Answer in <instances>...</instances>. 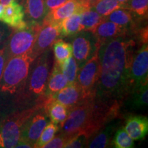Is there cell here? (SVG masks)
<instances>
[{
	"label": "cell",
	"mask_w": 148,
	"mask_h": 148,
	"mask_svg": "<svg viewBox=\"0 0 148 148\" xmlns=\"http://www.w3.org/2000/svg\"><path fill=\"white\" fill-rule=\"evenodd\" d=\"M136 42L130 37H118L100 43L98 49L99 75L95 97L103 101L123 102L134 87L130 77Z\"/></svg>",
	"instance_id": "obj_1"
},
{
	"label": "cell",
	"mask_w": 148,
	"mask_h": 148,
	"mask_svg": "<svg viewBox=\"0 0 148 148\" xmlns=\"http://www.w3.org/2000/svg\"><path fill=\"white\" fill-rule=\"evenodd\" d=\"M108 121L106 106L93 97L69 111L67 117L60 125L59 132L68 139L78 134H84L89 139Z\"/></svg>",
	"instance_id": "obj_2"
},
{
	"label": "cell",
	"mask_w": 148,
	"mask_h": 148,
	"mask_svg": "<svg viewBox=\"0 0 148 148\" xmlns=\"http://www.w3.org/2000/svg\"><path fill=\"white\" fill-rule=\"evenodd\" d=\"M31 51L8 59L0 77V118L15 110V102L23 89L30 65Z\"/></svg>",
	"instance_id": "obj_3"
},
{
	"label": "cell",
	"mask_w": 148,
	"mask_h": 148,
	"mask_svg": "<svg viewBox=\"0 0 148 148\" xmlns=\"http://www.w3.org/2000/svg\"><path fill=\"white\" fill-rule=\"evenodd\" d=\"M52 48L47 49L33 60L23 89L15 102V110L31 108L45 102L48 78L53 68Z\"/></svg>",
	"instance_id": "obj_4"
},
{
	"label": "cell",
	"mask_w": 148,
	"mask_h": 148,
	"mask_svg": "<svg viewBox=\"0 0 148 148\" xmlns=\"http://www.w3.org/2000/svg\"><path fill=\"white\" fill-rule=\"evenodd\" d=\"M45 102L31 108L14 110L0 118V147H15L25 123L33 113L43 106Z\"/></svg>",
	"instance_id": "obj_5"
},
{
	"label": "cell",
	"mask_w": 148,
	"mask_h": 148,
	"mask_svg": "<svg viewBox=\"0 0 148 148\" xmlns=\"http://www.w3.org/2000/svg\"><path fill=\"white\" fill-rule=\"evenodd\" d=\"M40 25L27 22L25 26L12 28L4 42L7 60L12 57L31 51Z\"/></svg>",
	"instance_id": "obj_6"
},
{
	"label": "cell",
	"mask_w": 148,
	"mask_h": 148,
	"mask_svg": "<svg viewBox=\"0 0 148 148\" xmlns=\"http://www.w3.org/2000/svg\"><path fill=\"white\" fill-rule=\"evenodd\" d=\"M69 37L74 58L76 60L79 69L95 54L100 43L90 31L82 30Z\"/></svg>",
	"instance_id": "obj_7"
},
{
	"label": "cell",
	"mask_w": 148,
	"mask_h": 148,
	"mask_svg": "<svg viewBox=\"0 0 148 148\" xmlns=\"http://www.w3.org/2000/svg\"><path fill=\"white\" fill-rule=\"evenodd\" d=\"M60 38L59 23L45 17L40 24L36 40L31 50L34 59L47 49H51L56 40Z\"/></svg>",
	"instance_id": "obj_8"
},
{
	"label": "cell",
	"mask_w": 148,
	"mask_h": 148,
	"mask_svg": "<svg viewBox=\"0 0 148 148\" xmlns=\"http://www.w3.org/2000/svg\"><path fill=\"white\" fill-rule=\"evenodd\" d=\"M50 121L45 107L42 106L27 120L21 130L19 140L28 143L32 147L39 138L46 125Z\"/></svg>",
	"instance_id": "obj_9"
},
{
	"label": "cell",
	"mask_w": 148,
	"mask_h": 148,
	"mask_svg": "<svg viewBox=\"0 0 148 148\" xmlns=\"http://www.w3.org/2000/svg\"><path fill=\"white\" fill-rule=\"evenodd\" d=\"M99 75L98 50L78 69L76 81L82 90L89 96H95V89Z\"/></svg>",
	"instance_id": "obj_10"
},
{
	"label": "cell",
	"mask_w": 148,
	"mask_h": 148,
	"mask_svg": "<svg viewBox=\"0 0 148 148\" xmlns=\"http://www.w3.org/2000/svg\"><path fill=\"white\" fill-rule=\"evenodd\" d=\"M130 77L134 86L148 82V47L143 44L135 50L131 63Z\"/></svg>",
	"instance_id": "obj_11"
},
{
	"label": "cell",
	"mask_w": 148,
	"mask_h": 148,
	"mask_svg": "<svg viewBox=\"0 0 148 148\" xmlns=\"http://www.w3.org/2000/svg\"><path fill=\"white\" fill-rule=\"evenodd\" d=\"M93 97L95 96L88 95L75 81L71 84H68L65 87L57 92L52 96V99L63 104L69 111L86 99Z\"/></svg>",
	"instance_id": "obj_12"
},
{
	"label": "cell",
	"mask_w": 148,
	"mask_h": 148,
	"mask_svg": "<svg viewBox=\"0 0 148 148\" xmlns=\"http://www.w3.org/2000/svg\"><path fill=\"white\" fill-rule=\"evenodd\" d=\"M91 32L95 35L99 43L118 37H129L128 30L113 22L105 18Z\"/></svg>",
	"instance_id": "obj_13"
},
{
	"label": "cell",
	"mask_w": 148,
	"mask_h": 148,
	"mask_svg": "<svg viewBox=\"0 0 148 148\" xmlns=\"http://www.w3.org/2000/svg\"><path fill=\"white\" fill-rule=\"evenodd\" d=\"M90 8L80 0H69L58 8L49 11L46 17L51 21L59 23L64 18L74 14H81L84 10Z\"/></svg>",
	"instance_id": "obj_14"
},
{
	"label": "cell",
	"mask_w": 148,
	"mask_h": 148,
	"mask_svg": "<svg viewBox=\"0 0 148 148\" xmlns=\"http://www.w3.org/2000/svg\"><path fill=\"white\" fill-rule=\"evenodd\" d=\"M21 3L25 12V20L28 23L40 25L49 12L45 0H22Z\"/></svg>",
	"instance_id": "obj_15"
},
{
	"label": "cell",
	"mask_w": 148,
	"mask_h": 148,
	"mask_svg": "<svg viewBox=\"0 0 148 148\" xmlns=\"http://www.w3.org/2000/svg\"><path fill=\"white\" fill-rule=\"evenodd\" d=\"M1 21L11 28L25 26L27 22L25 20V12L21 3L17 0H12L8 5H5Z\"/></svg>",
	"instance_id": "obj_16"
},
{
	"label": "cell",
	"mask_w": 148,
	"mask_h": 148,
	"mask_svg": "<svg viewBox=\"0 0 148 148\" xmlns=\"http://www.w3.org/2000/svg\"><path fill=\"white\" fill-rule=\"evenodd\" d=\"M117 119H114L108 123L91 136L88 140L87 147L105 148L112 147V140L114 134L121 123V121Z\"/></svg>",
	"instance_id": "obj_17"
},
{
	"label": "cell",
	"mask_w": 148,
	"mask_h": 148,
	"mask_svg": "<svg viewBox=\"0 0 148 148\" xmlns=\"http://www.w3.org/2000/svg\"><path fill=\"white\" fill-rule=\"evenodd\" d=\"M148 86L147 84L134 86L123 101V108L138 110L147 107Z\"/></svg>",
	"instance_id": "obj_18"
},
{
	"label": "cell",
	"mask_w": 148,
	"mask_h": 148,
	"mask_svg": "<svg viewBox=\"0 0 148 148\" xmlns=\"http://www.w3.org/2000/svg\"><path fill=\"white\" fill-rule=\"evenodd\" d=\"M123 127L133 140H142L147 134L148 119L147 116L143 115L130 116Z\"/></svg>",
	"instance_id": "obj_19"
},
{
	"label": "cell",
	"mask_w": 148,
	"mask_h": 148,
	"mask_svg": "<svg viewBox=\"0 0 148 148\" xmlns=\"http://www.w3.org/2000/svg\"><path fill=\"white\" fill-rule=\"evenodd\" d=\"M105 18L117 24L120 26L125 27L129 32L130 29L132 28L140 20H141L142 18H147L140 17L129 10L128 9L121 8L114 10L108 16H105Z\"/></svg>",
	"instance_id": "obj_20"
},
{
	"label": "cell",
	"mask_w": 148,
	"mask_h": 148,
	"mask_svg": "<svg viewBox=\"0 0 148 148\" xmlns=\"http://www.w3.org/2000/svg\"><path fill=\"white\" fill-rule=\"evenodd\" d=\"M68 84V81L64 74L61 71L60 66L53 61V68L48 78L45 96L52 97L54 94L62 89Z\"/></svg>",
	"instance_id": "obj_21"
},
{
	"label": "cell",
	"mask_w": 148,
	"mask_h": 148,
	"mask_svg": "<svg viewBox=\"0 0 148 148\" xmlns=\"http://www.w3.org/2000/svg\"><path fill=\"white\" fill-rule=\"evenodd\" d=\"M50 121L56 125H60L67 117L69 110L63 104L52 97L49 98L44 105Z\"/></svg>",
	"instance_id": "obj_22"
},
{
	"label": "cell",
	"mask_w": 148,
	"mask_h": 148,
	"mask_svg": "<svg viewBox=\"0 0 148 148\" xmlns=\"http://www.w3.org/2000/svg\"><path fill=\"white\" fill-rule=\"evenodd\" d=\"M81 14H74L59 22L60 37H69L80 31Z\"/></svg>",
	"instance_id": "obj_23"
},
{
	"label": "cell",
	"mask_w": 148,
	"mask_h": 148,
	"mask_svg": "<svg viewBox=\"0 0 148 148\" xmlns=\"http://www.w3.org/2000/svg\"><path fill=\"white\" fill-rule=\"evenodd\" d=\"M105 19V16H101L93 8L84 10L81 13V28L82 30L91 32Z\"/></svg>",
	"instance_id": "obj_24"
},
{
	"label": "cell",
	"mask_w": 148,
	"mask_h": 148,
	"mask_svg": "<svg viewBox=\"0 0 148 148\" xmlns=\"http://www.w3.org/2000/svg\"><path fill=\"white\" fill-rule=\"evenodd\" d=\"M54 61L58 65H60L66 59L73 54V49L71 42L58 38L53 44L52 47Z\"/></svg>",
	"instance_id": "obj_25"
},
{
	"label": "cell",
	"mask_w": 148,
	"mask_h": 148,
	"mask_svg": "<svg viewBox=\"0 0 148 148\" xmlns=\"http://www.w3.org/2000/svg\"><path fill=\"white\" fill-rule=\"evenodd\" d=\"M112 147L116 148H132L134 147L133 139L123 127H119L114 132L112 140Z\"/></svg>",
	"instance_id": "obj_26"
},
{
	"label": "cell",
	"mask_w": 148,
	"mask_h": 148,
	"mask_svg": "<svg viewBox=\"0 0 148 148\" xmlns=\"http://www.w3.org/2000/svg\"><path fill=\"white\" fill-rule=\"evenodd\" d=\"M61 71L64 74L68 81V84H71L76 81L77 73L78 71L77 62L74 57L70 56L66 59L60 65H59Z\"/></svg>",
	"instance_id": "obj_27"
},
{
	"label": "cell",
	"mask_w": 148,
	"mask_h": 148,
	"mask_svg": "<svg viewBox=\"0 0 148 148\" xmlns=\"http://www.w3.org/2000/svg\"><path fill=\"white\" fill-rule=\"evenodd\" d=\"M93 8L102 16H106L118 8H124V3L117 0H99Z\"/></svg>",
	"instance_id": "obj_28"
},
{
	"label": "cell",
	"mask_w": 148,
	"mask_h": 148,
	"mask_svg": "<svg viewBox=\"0 0 148 148\" xmlns=\"http://www.w3.org/2000/svg\"><path fill=\"white\" fill-rule=\"evenodd\" d=\"M124 8L140 17L147 18L148 0H128L124 3Z\"/></svg>",
	"instance_id": "obj_29"
},
{
	"label": "cell",
	"mask_w": 148,
	"mask_h": 148,
	"mask_svg": "<svg viewBox=\"0 0 148 148\" xmlns=\"http://www.w3.org/2000/svg\"><path fill=\"white\" fill-rule=\"evenodd\" d=\"M59 128L60 127L58 126V125L49 121L42 130L39 138L34 145V147L40 148L43 147L46 143L50 141L54 137L56 134L59 131Z\"/></svg>",
	"instance_id": "obj_30"
},
{
	"label": "cell",
	"mask_w": 148,
	"mask_h": 148,
	"mask_svg": "<svg viewBox=\"0 0 148 148\" xmlns=\"http://www.w3.org/2000/svg\"><path fill=\"white\" fill-rule=\"evenodd\" d=\"M88 138L82 134L74 135L69 138L66 142L64 147L69 148H82L87 147L88 143Z\"/></svg>",
	"instance_id": "obj_31"
},
{
	"label": "cell",
	"mask_w": 148,
	"mask_h": 148,
	"mask_svg": "<svg viewBox=\"0 0 148 148\" xmlns=\"http://www.w3.org/2000/svg\"><path fill=\"white\" fill-rule=\"evenodd\" d=\"M68 138L64 135L59 133L58 135L54 136L50 141L46 143L42 147L46 148H62L64 147Z\"/></svg>",
	"instance_id": "obj_32"
},
{
	"label": "cell",
	"mask_w": 148,
	"mask_h": 148,
	"mask_svg": "<svg viewBox=\"0 0 148 148\" xmlns=\"http://www.w3.org/2000/svg\"><path fill=\"white\" fill-rule=\"evenodd\" d=\"M11 30H12L11 27L8 26L6 24L3 23V22L0 21V46L4 43Z\"/></svg>",
	"instance_id": "obj_33"
},
{
	"label": "cell",
	"mask_w": 148,
	"mask_h": 148,
	"mask_svg": "<svg viewBox=\"0 0 148 148\" xmlns=\"http://www.w3.org/2000/svg\"><path fill=\"white\" fill-rule=\"evenodd\" d=\"M68 1L69 0H45V3L48 10L49 11L63 5Z\"/></svg>",
	"instance_id": "obj_34"
},
{
	"label": "cell",
	"mask_w": 148,
	"mask_h": 148,
	"mask_svg": "<svg viewBox=\"0 0 148 148\" xmlns=\"http://www.w3.org/2000/svg\"><path fill=\"white\" fill-rule=\"evenodd\" d=\"M7 61L6 56H5V46L4 43L2 45L0 46V77L1 76V74L4 69V66L5 65Z\"/></svg>",
	"instance_id": "obj_35"
},
{
	"label": "cell",
	"mask_w": 148,
	"mask_h": 148,
	"mask_svg": "<svg viewBox=\"0 0 148 148\" xmlns=\"http://www.w3.org/2000/svg\"><path fill=\"white\" fill-rule=\"evenodd\" d=\"M15 147H23V148H32V147L28 143H25L24 141H21V140H18V142L16 144Z\"/></svg>",
	"instance_id": "obj_36"
},
{
	"label": "cell",
	"mask_w": 148,
	"mask_h": 148,
	"mask_svg": "<svg viewBox=\"0 0 148 148\" xmlns=\"http://www.w3.org/2000/svg\"><path fill=\"white\" fill-rule=\"evenodd\" d=\"M4 8L5 5H3V4H1V3H0V21H1V18H2L3 11H4Z\"/></svg>",
	"instance_id": "obj_37"
},
{
	"label": "cell",
	"mask_w": 148,
	"mask_h": 148,
	"mask_svg": "<svg viewBox=\"0 0 148 148\" xmlns=\"http://www.w3.org/2000/svg\"><path fill=\"white\" fill-rule=\"evenodd\" d=\"M11 1H12V0H0V3H1V4H3V5H8Z\"/></svg>",
	"instance_id": "obj_38"
},
{
	"label": "cell",
	"mask_w": 148,
	"mask_h": 148,
	"mask_svg": "<svg viewBox=\"0 0 148 148\" xmlns=\"http://www.w3.org/2000/svg\"><path fill=\"white\" fill-rule=\"evenodd\" d=\"M117 1H119V2H121L122 3H126L128 0H117Z\"/></svg>",
	"instance_id": "obj_39"
},
{
	"label": "cell",
	"mask_w": 148,
	"mask_h": 148,
	"mask_svg": "<svg viewBox=\"0 0 148 148\" xmlns=\"http://www.w3.org/2000/svg\"><path fill=\"white\" fill-rule=\"evenodd\" d=\"M17 1H21H21H22V0H17Z\"/></svg>",
	"instance_id": "obj_40"
},
{
	"label": "cell",
	"mask_w": 148,
	"mask_h": 148,
	"mask_svg": "<svg viewBox=\"0 0 148 148\" xmlns=\"http://www.w3.org/2000/svg\"><path fill=\"white\" fill-rule=\"evenodd\" d=\"M0 125H1V123H0Z\"/></svg>",
	"instance_id": "obj_41"
}]
</instances>
